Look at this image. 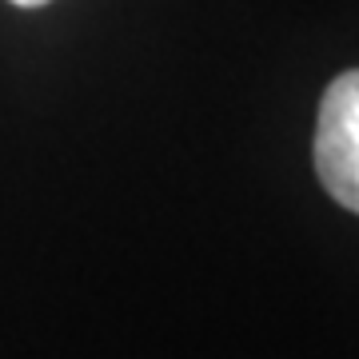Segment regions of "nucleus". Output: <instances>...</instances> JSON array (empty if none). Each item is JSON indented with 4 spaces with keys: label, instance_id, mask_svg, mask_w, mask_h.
I'll use <instances>...</instances> for the list:
<instances>
[{
    "label": "nucleus",
    "instance_id": "nucleus-1",
    "mask_svg": "<svg viewBox=\"0 0 359 359\" xmlns=\"http://www.w3.org/2000/svg\"><path fill=\"white\" fill-rule=\"evenodd\" d=\"M316 168L332 200L359 212V68L335 76L323 92L316 124Z\"/></svg>",
    "mask_w": 359,
    "mask_h": 359
},
{
    "label": "nucleus",
    "instance_id": "nucleus-2",
    "mask_svg": "<svg viewBox=\"0 0 359 359\" xmlns=\"http://www.w3.org/2000/svg\"><path fill=\"white\" fill-rule=\"evenodd\" d=\"M13 4H20V8H40V4H48V0H13Z\"/></svg>",
    "mask_w": 359,
    "mask_h": 359
}]
</instances>
